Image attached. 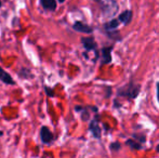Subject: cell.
I'll list each match as a JSON object with an SVG mask.
<instances>
[{"mask_svg": "<svg viewBox=\"0 0 159 158\" xmlns=\"http://www.w3.org/2000/svg\"><path fill=\"white\" fill-rule=\"evenodd\" d=\"M139 93H140V84H135L133 82H130L118 90V95L130 97V99H135Z\"/></svg>", "mask_w": 159, "mask_h": 158, "instance_id": "6da1fadb", "label": "cell"}, {"mask_svg": "<svg viewBox=\"0 0 159 158\" xmlns=\"http://www.w3.org/2000/svg\"><path fill=\"white\" fill-rule=\"evenodd\" d=\"M100 3L103 12L106 15H114L117 12L118 6L115 0H96Z\"/></svg>", "mask_w": 159, "mask_h": 158, "instance_id": "7a4b0ae2", "label": "cell"}, {"mask_svg": "<svg viewBox=\"0 0 159 158\" xmlns=\"http://www.w3.org/2000/svg\"><path fill=\"white\" fill-rule=\"evenodd\" d=\"M40 138H41V141L43 142V143L48 144L53 140V134H52V132L49 130V128L42 127L41 130H40Z\"/></svg>", "mask_w": 159, "mask_h": 158, "instance_id": "3957f363", "label": "cell"}, {"mask_svg": "<svg viewBox=\"0 0 159 158\" xmlns=\"http://www.w3.org/2000/svg\"><path fill=\"white\" fill-rule=\"evenodd\" d=\"M73 28L77 32L80 33H84V34H91L93 32L92 27H90L89 25H86V24L81 23V22H76L73 25Z\"/></svg>", "mask_w": 159, "mask_h": 158, "instance_id": "277c9868", "label": "cell"}, {"mask_svg": "<svg viewBox=\"0 0 159 158\" xmlns=\"http://www.w3.org/2000/svg\"><path fill=\"white\" fill-rule=\"evenodd\" d=\"M89 130L92 132L93 137L96 139H100L101 138V128L98 127V119H94L90 122V126H89Z\"/></svg>", "mask_w": 159, "mask_h": 158, "instance_id": "5b68a950", "label": "cell"}, {"mask_svg": "<svg viewBox=\"0 0 159 158\" xmlns=\"http://www.w3.org/2000/svg\"><path fill=\"white\" fill-rule=\"evenodd\" d=\"M111 47H106V48L102 49V63L103 64H108L111 61Z\"/></svg>", "mask_w": 159, "mask_h": 158, "instance_id": "8992f818", "label": "cell"}, {"mask_svg": "<svg viewBox=\"0 0 159 158\" xmlns=\"http://www.w3.org/2000/svg\"><path fill=\"white\" fill-rule=\"evenodd\" d=\"M81 42H82V44H84V48H86L88 51L95 50L96 43H95L94 39L91 38V37H86V38H82V39H81Z\"/></svg>", "mask_w": 159, "mask_h": 158, "instance_id": "52a82bcc", "label": "cell"}, {"mask_svg": "<svg viewBox=\"0 0 159 158\" xmlns=\"http://www.w3.org/2000/svg\"><path fill=\"white\" fill-rule=\"evenodd\" d=\"M0 80L7 84H15V81L13 80L12 77L1 67H0Z\"/></svg>", "mask_w": 159, "mask_h": 158, "instance_id": "ba28073f", "label": "cell"}, {"mask_svg": "<svg viewBox=\"0 0 159 158\" xmlns=\"http://www.w3.org/2000/svg\"><path fill=\"white\" fill-rule=\"evenodd\" d=\"M40 4L42 8L49 11H54L57 9V1L55 0H40Z\"/></svg>", "mask_w": 159, "mask_h": 158, "instance_id": "9c48e42d", "label": "cell"}, {"mask_svg": "<svg viewBox=\"0 0 159 158\" xmlns=\"http://www.w3.org/2000/svg\"><path fill=\"white\" fill-rule=\"evenodd\" d=\"M118 20H119V22L124 23L125 25L129 24L130 22H131V20H132V11L127 10V11H125V12H122L121 14L119 15Z\"/></svg>", "mask_w": 159, "mask_h": 158, "instance_id": "30bf717a", "label": "cell"}, {"mask_svg": "<svg viewBox=\"0 0 159 158\" xmlns=\"http://www.w3.org/2000/svg\"><path fill=\"white\" fill-rule=\"evenodd\" d=\"M119 20H111V21H109L108 23L105 24V29L106 30H114L116 29V28L118 27V25H119Z\"/></svg>", "mask_w": 159, "mask_h": 158, "instance_id": "8fae6325", "label": "cell"}, {"mask_svg": "<svg viewBox=\"0 0 159 158\" xmlns=\"http://www.w3.org/2000/svg\"><path fill=\"white\" fill-rule=\"evenodd\" d=\"M127 144L130 146L131 150H141L142 148V145L140 144V142L138 141H133V140H128Z\"/></svg>", "mask_w": 159, "mask_h": 158, "instance_id": "7c38bea8", "label": "cell"}, {"mask_svg": "<svg viewBox=\"0 0 159 158\" xmlns=\"http://www.w3.org/2000/svg\"><path fill=\"white\" fill-rule=\"evenodd\" d=\"M111 151H118L120 150V147H121V145H120V143H118V142H114V143L111 144Z\"/></svg>", "mask_w": 159, "mask_h": 158, "instance_id": "4fadbf2b", "label": "cell"}, {"mask_svg": "<svg viewBox=\"0 0 159 158\" xmlns=\"http://www.w3.org/2000/svg\"><path fill=\"white\" fill-rule=\"evenodd\" d=\"M46 91H47V93H48L49 97H53V94H54V93H53L52 91H51L50 88H46Z\"/></svg>", "mask_w": 159, "mask_h": 158, "instance_id": "5bb4252c", "label": "cell"}, {"mask_svg": "<svg viewBox=\"0 0 159 158\" xmlns=\"http://www.w3.org/2000/svg\"><path fill=\"white\" fill-rule=\"evenodd\" d=\"M157 99L159 102V82H157Z\"/></svg>", "mask_w": 159, "mask_h": 158, "instance_id": "9a60e30c", "label": "cell"}, {"mask_svg": "<svg viewBox=\"0 0 159 158\" xmlns=\"http://www.w3.org/2000/svg\"><path fill=\"white\" fill-rule=\"evenodd\" d=\"M156 150H157V152L159 153V144H158V145H157V147H156Z\"/></svg>", "mask_w": 159, "mask_h": 158, "instance_id": "2e32d148", "label": "cell"}, {"mask_svg": "<svg viewBox=\"0 0 159 158\" xmlns=\"http://www.w3.org/2000/svg\"><path fill=\"white\" fill-rule=\"evenodd\" d=\"M59 1H60V2H64L65 0H59Z\"/></svg>", "mask_w": 159, "mask_h": 158, "instance_id": "e0dca14e", "label": "cell"}, {"mask_svg": "<svg viewBox=\"0 0 159 158\" xmlns=\"http://www.w3.org/2000/svg\"><path fill=\"white\" fill-rule=\"evenodd\" d=\"M0 7H1V0H0Z\"/></svg>", "mask_w": 159, "mask_h": 158, "instance_id": "ac0fdd59", "label": "cell"}]
</instances>
